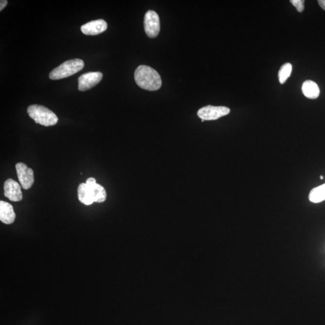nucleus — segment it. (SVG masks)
<instances>
[{
  "label": "nucleus",
  "mask_w": 325,
  "mask_h": 325,
  "mask_svg": "<svg viewBox=\"0 0 325 325\" xmlns=\"http://www.w3.org/2000/svg\"><path fill=\"white\" fill-rule=\"evenodd\" d=\"M78 199L86 205L92 204L94 202H105L107 193L105 188L96 183L93 177L89 178L86 183H81L78 188Z\"/></svg>",
  "instance_id": "nucleus-1"
},
{
  "label": "nucleus",
  "mask_w": 325,
  "mask_h": 325,
  "mask_svg": "<svg viewBox=\"0 0 325 325\" xmlns=\"http://www.w3.org/2000/svg\"><path fill=\"white\" fill-rule=\"evenodd\" d=\"M134 80L140 88L149 91L159 90L162 85L159 73L146 65H141L137 68L134 72Z\"/></svg>",
  "instance_id": "nucleus-2"
},
{
  "label": "nucleus",
  "mask_w": 325,
  "mask_h": 325,
  "mask_svg": "<svg viewBox=\"0 0 325 325\" xmlns=\"http://www.w3.org/2000/svg\"><path fill=\"white\" fill-rule=\"evenodd\" d=\"M27 113L36 123L45 126H54L58 121L56 115L45 106L37 105L30 106L28 108Z\"/></svg>",
  "instance_id": "nucleus-3"
},
{
  "label": "nucleus",
  "mask_w": 325,
  "mask_h": 325,
  "mask_svg": "<svg viewBox=\"0 0 325 325\" xmlns=\"http://www.w3.org/2000/svg\"><path fill=\"white\" fill-rule=\"evenodd\" d=\"M84 67L85 63L82 60L75 58L67 60L53 70L50 73L49 77L53 80L62 79L80 72Z\"/></svg>",
  "instance_id": "nucleus-4"
},
{
  "label": "nucleus",
  "mask_w": 325,
  "mask_h": 325,
  "mask_svg": "<svg viewBox=\"0 0 325 325\" xmlns=\"http://www.w3.org/2000/svg\"><path fill=\"white\" fill-rule=\"evenodd\" d=\"M230 109L223 106H207L200 108L198 116L204 121L217 120L230 113Z\"/></svg>",
  "instance_id": "nucleus-5"
},
{
  "label": "nucleus",
  "mask_w": 325,
  "mask_h": 325,
  "mask_svg": "<svg viewBox=\"0 0 325 325\" xmlns=\"http://www.w3.org/2000/svg\"><path fill=\"white\" fill-rule=\"evenodd\" d=\"M144 29L146 34L151 38L156 37L161 30V22L156 12L149 11L144 17Z\"/></svg>",
  "instance_id": "nucleus-6"
},
{
  "label": "nucleus",
  "mask_w": 325,
  "mask_h": 325,
  "mask_svg": "<svg viewBox=\"0 0 325 325\" xmlns=\"http://www.w3.org/2000/svg\"><path fill=\"white\" fill-rule=\"evenodd\" d=\"M16 170L18 178L22 187L25 190L30 189L35 181L33 169L21 162L16 164Z\"/></svg>",
  "instance_id": "nucleus-7"
},
{
  "label": "nucleus",
  "mask_w": 325,
  "mask_h": 325,
  "mask_svg": "<svg viewBox=\"0 0 325 325\" xmlns=\"http://www.w3.org/2000/svg\"><path fill=\"white\" fill-rule=\"evenodd\" d=\"M103 77V73L100 72L84 73L78 78V90L86 91L90 90L100 82Z\"/></svg>",
  "instance_id": "nucleus-8"
},
{
  "label": "nucleus",
  "mask_w": 325,
  "mask_h": 325,
  "mask_svg": "<svg viewBox=\"0 0 325 325\" xmlns=\"http://www.w3.org/2000/svg\"><path fill=\"white\" fill-rule=\"evenodd\" d=\"M4 191V196L11 201L18 202L22 199L21 186L14 180L9 179L5 181Z\"/></svg>",
  "instance_id": "nucleus-9"
},
{
  "label": "nucleus",
  "mask_w": 325,
  "mask_h": 325,
  "mask_svg": "<svg viewBox=\"0 0 325 325\" xmlns=\"http://www.w3.org/2000/svg\"><path fill=\"white\" fill-rule=\"evenodd\" d=\"M108 26L105 20H95L82 25L81 27V31L86 35L95 36L105 32L108 29Z\"/></svg>",
  "instance_id": "nucleus-10"
},
{
  "label": "nucleus",
  "mask_w": 325,
  "mask_h": 325,
  "mask_svg": "<svg viewBox=\"0 0 325 325\" xmlns=\"http://www.w3.org/2000/svg\"><path fill=\"white\" fill-rule=\"evenodd\" d=\"M16 218V215L14 212V208L9 203L0 201V220L5 224H11L14 223Z\"/></svg>",
  "instance_id": "nucleus-11"
},
{
  "label": "nucleus",
  "mask_w": 325,
  "mask_h": 325,
  "mask_svg": "<svg viewBox=\"0 0 325 325\" xmlns=\"http://www.w3.org/2000/svg\"><path fill=\"white\" fill-rule=\"evenodd\" d=\"M304 95L309 99H316L319 97L320 90L318 85L314 81L307 80L302 86Z\"/></svg>",
  "instance_id": "nucleus-12"
},
{
  "label": "nucleus",
  "mask_w": 325,
  "mask_h": 325,
  "mask_svg": "<svg viewBox=\"0 0 325 325\" xmlns=\"http://www.w3.org/2000/svg\"><path fill=\"white\" fill-rule=\"evenodd\" d=\"M309 199L314 203H319L325 200V184L311 190L309 195Z\"/></svg>",
  "instance_id": "nucleus-13"
},
{
  "label": "nucleus",
  "mask_w": 325,
  "mask_h": 325,
  "mask_svg": "<svg viewBox=\"0 0 325 325\" xmlns=\"http://www.w3.org/2000/svg\"><path fill=\"white\" fill-rule=\"evenodd\" d=\"M292 65L290 63H287L282 66L278 72L279 80L281 85L285 83L287 80L290 77Z\"/></svg>",
  "instance_id": "nucleus-14"
},
{
  "label": "nucleus",
  "mask_w": 325,
  "mask_h": 325,
  "mask_svg": "<svg viewBox=\"0 0 325 325\" xmlns=\"http://www.w3.org/2000/svg\"><path fill=\"white\" fill-rule=\"evenodd\" d=\"M304 0H291L290 2L294 6H295L297 11L302 12L304 10Z\"/></svg>",
  "instance_id": "nucleus-15"
},
{
  "label": "nucleus",
  "mask_w": 325,
  "mask_h": 325,
  "mask_svg": "<svg viewBox=\"0 0 325 325\" xmlns=\"http://www.w3.org/2000/svg\"><path fill=\"white\" fill-rule=\"evenodd\" d=\"M7 3H8V1L6 0H1V1H0V11H2L4 7L7 6Z\"/></svg>",
  "instance_id": "nucleus-16"
},
{
  "label": "nucleus",
  "mask_w": 325,
  "mask_h": 325,
  "mask_svg": "<svg viewBox=\"0 0 325 325\" xmlns=\"http://www.w3.org/2000/svg\"><path fill=\"white\" fill-rule=\"evenodd\" d=\"M319 4L325 11V0H319Z\"/></svg>",
  "instance_id": "nucleus-17"
},
{
  "label": "nucleus",
  "mask_w": 325,
  "mask_h": 325,
  "mask_svg": "<svg viewBox=\"0 0 325 325\" xmlns=\"http://www.w3.org/2000/svg\"><path fill=\"white\" fill-rule=\"evenodd\" d=\"M321 180L324 179V177L323 176H321Z\"/></svg>",
  "instance_id": "nucleus-18"
}]
</instances>
